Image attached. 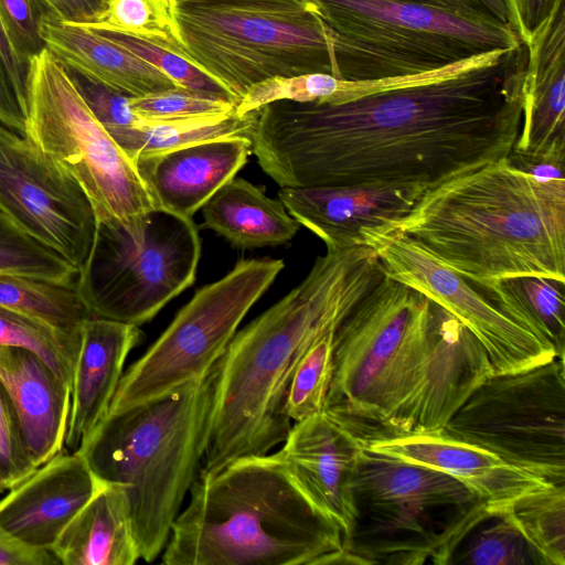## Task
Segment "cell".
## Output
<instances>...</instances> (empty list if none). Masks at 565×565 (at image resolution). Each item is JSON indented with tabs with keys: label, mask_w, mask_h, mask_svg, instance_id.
I'll list each match as a JSON object with an SVG mask.
<instances>
[{
	"label": "cell",
	"mask_w": 565,
	"mask_h": 565,
	"mask_svg": "<svg viewBox=\"0 0 565 565\" xmlns=\"http://www.w3.org/2000/svg\"><path fill=\"white\" fill-rule=\"evenodd\" d=\"M527 49L486 53L340 104L257 109L252 152L280 188H434L507 157L520 132Z\"/></svg>",
	"instance_id": "1"
},
{
	"label": "cell",
	"mask_w": 565,
	"mask_h": 565,
	"mask_svg": "<svg viewBox=\"0 0 565 565\" xmlns=\"http://www.w3.org/2000/svg\"><path fill=\"white\" fill-rule=\"evenodd\" d=\"M375 249L327 250L303 280L236 332L217 363V379L200 473L245 456L265 455L291 428L286 403L307 349L335 329L384 277Z\"/></svg>",
	"instance_id": "2"
},
{
	"label": "cell",
	"mask_w": 565,
	"mask_h": 565,
	"mask_svg": "<svg viewBox=\"0 0 565 565\" xmlns=\"http://www.w3.org/2000/svg\"><path fill=\"white\" fill-rule=\"evenodd\" d=\"M377 231L409 239L475 282L565 280V179L540 180L504 157L428 189L407 215Z\"/></svg>",
	"instance_id": "3"
},
{
	"label": "cell",
	"mask_w": 565,
	"mask_h": 565,
	"mask_svg": "<svg viewBox=\"0 0 565 565\" xmlns=\"http://www.w3.org/2000/svg\"><path fill=\"white\" fill-rule=\"evenodd\" d=\"M166 565H347L343 533L300 488L279 451L199 473L175 518Z\"/></svg>",
	"instance_id": "4"
},
{
	"label": "cell",
	"mask_w": 565,
	"mask_h": 565,
	"mask_svg": "<svg viewBox=\"0 0 565 565\" xmlns=\"http://www.w3.org/2000/svg\"><path fill=\"white\" fill-rule=\"evenodd\" d=\"M217 363L201 379L108 412L76 450L100 481L125 489L145 562L163 552L183 500L200 473Z\"/></svg>",
	"instance_id": "5"
},
{
	"label": "cell",
	"mask_w": 565,
	"mask_h": 565,
	"mask_svg": "<svg viewBox=\"0 0 565 565\" xmlns=\"http://www.w3.org/2000/svg\"><path fill=\"white\" fill-rule=\"evenodd\" d=\"M428 303L385 273L335 331L323 412L366 447L415 429Z\"/></svg>",
	"instance_id": "6"
},
{
	"label": "cell",
	"mask_w": 565,
	"mask_h": 565,
	"mask_svg": "<svg viewBox=\"0 0 565 565\" xmlns=\"http://www.w3.org/2000/svg\"><path fill=\"white\" fill-rule=\"evenodd\" d=\"M328 29L335 76L436 72L522 41L481 0H306Z\"/></svg>",
	"instance_id": "7"
},
{
	"label": "cell",
	"mask_w": 565,
	"mask_h": 565,
	"mask_svg": "<svg viewBox=\"0 0 565 565\" xmlns=\"http://www.w3.org/2000/svg\"><path fill=\"white\" fill-rule=\"evenodd\" d=\"M348 564L448 565L463 536L490 510L448 473L365 447L351 482Z\"/></svg>",
	"instance_id": "8"
},
{
	"label": "cell",
	"mask_w": 565,
	"mask_h": 565,
	"mask_svg": "<svg viewBox=\"0 0 565 565\" xmlns=\"http://www.w3.org/2000/svg\"><path fill=\"white\" fill-rule=\"evenodd\" d=\"M175 18L185 60L236 105L271 77L335 76L328 29L306 0H177Z\"/></svg>",
	"instance_id": "9"
},
{
	"label": "cell",
	"mask_w": 565,
	"mask_h": 565,
	"mask_svg": "<svg viewBox=\"0 0 565 565\" xmlns=\"http://www.w3.org/2000/svg\"><path fill=\"white\" fill-rule=\"evenodd\" d=\"M25 136L78 182L97 221L118 222L134 239H143L147 215L156 206L135 161L46 47L29 63Z\"/></svg>",
	"instance_id": "10"
},
{
	"label": "cell",
	"mask_w": 565,
	"mask_h": 565,
	"mask_svg": "<svg viewBox=\"0 0 565 565\" xmlns=\"http://www.w3.org/2000/svg\"><path fill=\"white\" fill-rule=\"evenodd\" d=\"M200 256L190 217L156 207L140 242L118 222L97 221L75 287L90 317L140 327L194 282Z\"/></svg>",
	"instance_id": "11"
},
{
	"label": "cell",
	"mask_w": 565,
	"mask_h": 565,
	"mask_svg": "<svg viewBox=\"0 0 565 565\" xmlns=\"http://www.w3.org/2000/svg\"><path fill=\"white\" fill-rule=\"evenodd\" d=\"M440 433L479 446L547 483L564 486V358L492 374Z\"/></svg>",
	"instance_id": "12"
},
{
	"label": "cell",
	"mask_w": 565,
	"mask_h": 565,
	"mask_svg": "<svg viewBox=\"0 0 565 565\" xmlns=\"http://www.w3.org/2000/svg\"><path fill=\"white\" fill-rule=\"evenodd\" d=\"M282 259H241L195 291L152 345L122 374L108 412L203 377L223 356L238 326L284 269Z\"/></svg>",
	"instance_id": "13"
},
{
	"label": "cell",
	"mask_w": 565,
	"mask_h": 565,
	"mask_svg": "<svg viewBox=\"0 0 565 565\" xmlns=\"http://www.w3.org/2000/svg\"><path fill=\"white\" fill-rule=\"evenodd\" d=\"M0 210L77 270L84 265L97 224L86 193L28 136L2 124Z\"/></svg>",
	"instance_id": "14"
},
{
	"label": "cell",
	"mask_w": 565,
	"mask_h": 565,
	"mask_svg": "<svg viewBox=\"0 0 565 565\" xmlns=\"http://www.w3.org/2000/svg\"><path fill=\"white\" fill-rule=\"evenodd\" d=\"M385 273L457 317L487 350L495 373L524 370L557 356L555 350L507 316L477 284L445 267L409 239L362 231Z\"/></svg>",
	"instance_id": "15"
},
{
	"label": "cell",
	"mask_w": 565,
	"mask_h": 565,
	"mask_svg": "<svg viewBox=\"0 0 565 565\" xmlns=\"http://www.w3.org/2000/svg\"><path fill=\"white\" fill-rule=\"evenodd\" d=\"M428 189L420 184L356 183L280 188L278 198L327 250L364 245V228L384 230L407 215Z\"/></svg>",
	"instance_id": "16"
},
{
	"label": "cell",
	"mask_w": 565,
	"mask_h": 565,
	"mask_svg": "<svg viewBox=\"0 0 565 565\" xmlns=\"http://www.w3.org/2000/svg\"><path fill=\"white\" fill-rule=\"evenodd\" d=\"M423 352L422 387L412 434H435L495 371L479 339L430 299Z\"/></svg>",
	"instance_id": "17"
},
{
	"label": "cell",
	"mask_w": 565,
	"mask_h": 565,
	"mask_svg": "<svg viewBox=\"0 0 565 565\" xmlns=\"http://www.w3.org/2000/svg\"><path fill=\"white\" fill-rule=\"evenodd\" d=\"M103 483L77 451L63 449L0 499V526L14 540L51 552Z\"/></svg>",
	"instance_id": "18"
},
{
	"label": "cell",
	"mask_w": 565,
	"mask_h": 565,
	"mask_svg": "<svg viewBox=\"0 0 565 565\" xmlns=\"http://www.w3.org/2000/svg\"><path fill=\"white\" fill-rule=\"evenodd\" d=\"M366 446L324 412L296 422L279 450L312 503L342 531L353 520L351 482Z\"/></svg>",
	"instance_id": "19"
},
{
	"label": "cell",
	"mask_w": 565,
	"mask_h": 565,
	"mask_svg": "<svg viewBox=\"0 0 565 565\" xmlns=\"http://www.w3.org/2000/svg\"><path fill=\"white\" fill-rule=\"evenodd\" d=\"M250 152L252 139L235 136L141 156L135 164L156 207L192 218Z\"/></svg>",
	"instance_id": "20"
},
{
	"label": "cell",
	"mask_w": 565,
	"mask_h": 565,
	"mask_svg": "<svg viewBox=\"0 0 565 565\" xmlns=\"http://www.w3.org/2000/svg\"><path fill=\"white\" fill-rule=\"evenodd\" d=\"M565 0L534 34L527 49L524 106L512 151L565 162Z\"/></svg>",
	"instance_id": "21"
},
{
	"label": "cell",
	"mask_w": 565,
	"mask_h": 565,
	"mask_svg": "<svg viewBox=\"0 0 565 565\" xmlns=\"http://www.w3.org/2000/svg\"><path fill=\"white\" fill-rule=\"evenodd\" d=\"M141 340L134 324L96 317L82 322L64 440L68 451H76L108 414L126 359Z\"/></svg>",
	"instance_id": "22"
},
{
	"label": "cell",
	"mask_w": 565,
	"mask_h": 565,
	"mask_svg": "<svg viewBox=\"0 0 565 565\" xmlns=\"http://www.w3.org/2000/svg\"><path fill=\"white\" fill-rule=\"evenodd\" d=\"M367 448L448 473L480 495L490 512L551 484L479 446L441 433L407 434L373 443Z\"/></svg>",
	"instance_id": "23"
},
{
	"label": "cell",
	"mask_w": 565,
	"mask_h": 565,
	"mask_svg": "<svg viewBox=\"0 0 565 565\" xmlns=\"http://www.w3.org/2000/svg\"><path fill=\"white\" fill-rule=\"evenodd\" d=\"M0 383L36 467L64 449L71 387L35 353L0 347Z\"/></svg>",
	"instance_id": "24"
},
{
	"label": "cell",
	"mask_w": 565,
	"mask_h": 565,
	"mask_svg": "<svg viewBox=\"0 0 565 565\" xmlns=\"http://www.w3.org/2000/svg\"><path fill=\"white\" fill-rule=\"evenodd\" d=\"M41 35L45 47L65 68L128 96L141 97L179 87L104 31L49 15L42 22Z\"/></svg>",
	"instance_id": "25"
},
{
	"label": "cell",
	"mask_w": 565,
	"mask_h": 565,
	"mask_svg": "<svg viewBox=\"0 0 565 565\" xmlns=\"http://www.w3.org/2000/svg\"><path fill=\"white\" fill-rule=\"evenodd\" d=\"M51 553L64 565H134L140 553L125 489L104 482L64 529Z\"/></svg>",
	"instance_id": "26"
},
{
	"label": "cell",
	"mask_w": 565,
	"mask_h": 565,
	"mask_svg": "<svg viewBox=\"0 0 565 565\" xmlns=\"http://www.w3.org/2000/svg\"><path fill=\"white\" fill-rule=\"evenodd\" d=\"M203 227L216 232L234 246L258 248L289 242L300 224L282 202L234 177L202 206Z\"/></svg>",
	"instance_id": "27"
},
{
	"label": "cell",
	"mask_w": 565,
	"mask_h": 565,
	"mask_svg": "<svg viewBox=\"0 0 565 565\" xmlns=\"http://www.w3.org/2000/svg\"><path fill=\"white\" fill-rule=\"evenodd\" d=\"M475 284L507 316L551 345L557 356L564 358L565 280L525 275Z\"/></svg>",
	"instance_id": "28"
},
{
	"label": "cell",
	"mask_w": 565,
	"mask_h": 565,
	"mask_svg": "<svg viewBox=\"0 0 565 565\" xmlns=\"http://www.w3.org/2000/svg\"><path fill=\"white\" fill-rule=\"evenodd\" d=\"M257 110L244 117L235 111L228 114L196 116L169 120L142 119L137 127L111 135L113 139L135 161V159L168 151L184 146L230 138L235 136L252 139Z\"/></svg>",
	"instance_id": "29"
},
{
	"label": "cell",
	"mask_w": 565,
	"mask_h": 565,
	"mask_svg": "<svg viewBox=\"0 0 565 565\" xmlns=\"http://www.w3.org/2000/svg\"><path fill=\"white\" fill-rule=\"evenodd\" d=\"M0 307L36 319L63 333L78 335L90 317L75 284L0 274Z\"/></svg>",
	"instance_id": "30"
},
{
	"label": "cell",
	"mask_w": 565,
	"mask_h": 565,
	"mask_svg": "<svg viewBox=\"0 0 565 565\" xmlns=\"http://www.w3.org/2000/svg\"><path fill=\"white\" fill-rule=\"evenodd\" d=\"M500 511L515 524L544 565H565V484L529 491Z\"/></svg>",
	"instance_id": "31"
},
{
	"label": "cell",
	"mask_w": 565,
	"mask_h": 565,
	"mask_svg": "<svg viewBox=\"0 0 565 565\" xmlns=\"http://www.w3.org/2000/svg\"><path fill=\"white\" fill-rule=\"evenodd\" d=\"M175 6L177 0H108L98 14L77 25L145 40L185 58Z\"/></svg>",
	"instance_id": "32"
},
{
	"label": "cell",
	"mask_w": 565,
	"mask_h": 565,
	"mask_svg": "<svg viewBox=\"0 0 565 565\" xmlns=\"http://www.w3.org/2000/svg\"><path fill=\"white\" fill-rule=\"evenodd\" d=\"M544 565L515 524L500 510L490 512L458 543L448 565Z\"/></svg>",
	"instance_id": "33"
},
{
	"label": "cell",
	"mask_w": 565,
	"mask_h": 565,
	"mask_svg": "<svg viewBox=\"0 0 565 565\" xmlns=\"http://www.w3.org/2000/svg\"><path fill=\"white\" fill-rule=\"evenodd\" d=\"M78 335L63 333L50 326L0 307V347H14L39 355L70 387L78 353Z\"/></svg>",
	"instance_id": "34"
},
{
	"label": "cell",
	"mask_w": 565,
	"mask_h": 565,
	"mask_svg": "<svg viewBox=\"0 0 565 565\" xmlns=\"http://www.w3.org/2000/svg\"><path fill=\"white\" fill-rule=\"evenodd\" d=\"M78 270L20 228L0 210V274L75 284Z\"/></svg>",
	"instance_id": "35"
},
{
	"label": "cell",
	"mask_w": 565,
	"mask_h": 565,
	"mask_svg": "<svg viewBox=\"0 0 565 565\" xmlns=\"http://www.w3.org/2000/svg\"><path fill=\"white\" fill-rule=\"evenodd\" d=\"M337 329L321 334L296 366L286 403L287 415L295 423L323 412L332 376Z\"/></svg>",
	"instance_id": "36"
},
{
	"label": "cell",
	"mask_w": 565,
	"mask_h": 565,
	"mask_svg": "<svg viewBox=\"0 0 565 565\" xmlns=\"http://www.w3.org/2000/svg\"><path fill=\"white\" fill-rule=\"evenodd\" d=\"M132 110L142 119L169 120L235 111L232 100L204 92L174 87L167 90L129 97Z\"/></svg>",
	"instance_id": "37"
},
{
	"label": "cell",
	"mask_w": 565,
	"mask_h": 565,
	"mask_svg": "<svg viewBox=\"0 0 565 565\" xmlns=\"http://www.w3.org/2000/svg\"><path fill=\"white\" fill-rule=\"evenodd\" d=\"M104 32L111 40L154 66L177 86L223 96L236 104L222 85L179 54L145 40L119 33Z\"/></svg>",
	"instance_id": "38"
},
{
	"label": "cell",
	"mask_w": 565,
	"mask_h": 565,
	"mask_svg": "<svg viewBox=\"0 0 565 565\" xmlns=\"http://www.w3.org/2000/svg\"><path fill=\"white\" fill-rule=\"evenodd\" d=\"M49 15L52 13L43 0H0V20L26 64L45 49L41 25Z\"/></svg>",
	"instance_id": "39"
},
{
	"label": "cell",
	"mask_w": 565,
	"mask_h": 565,
	"mask_svg": "<svg viewBox=\"0 0 565 565\" xmlns=\"http://www.w3.org/2000/svg\"><path fill=\"white\" fill-rule=\"evenodd\" d=\"M67 72L94 116L110 136L140 124L141 118L129 103L131 96L93 82L73 71Z\"/></svg>",
	"instance_id": "40"
},
{
	"label": "cell",
	"mask_w": 565,
	"mask_h": 565,
	"mask_svg": "<svg viewBox=\"0 0 565 565\" xmlns=\"http://www.w3.org/2000/svg\"><path fill=\"white\" fill-rule=\"evenodd\" d=\"M36 468L26 449L13 405L0 383V472L10 489Z\"/></svg>",
	"instance_id": "41"
},
{
	"label": "cell",
	"mask_w": 565,
	"mask_h": 565,
	"mask_svg": "<svg viewBox=\"0 0 565 565\" xmlns=\"http://www.w3.org/2000/svg\"><path fill=\"white\" fill-rule=\"evenodd\" d=\"M564 0H505L509 23L527 45L534 34Z\"/></svg>",
	"instance_id": "42"
},
{
	"label": "cell",
	"mask_w": 565,
	"mask_h": 565,
	"mask_svg": "<svg viewBox=\"0 0 565 565\" xmlns=\"http://www.w3.org/2000/svg\"><path fill=\"white\" fill-rule=\"evenodd\" d=\"M0 62L11 85L28 114V72L26 64L13 47L0 20Z\"/></svg>",
	"instance_id": "43"
},
{
	"label": "cell",
	"mask_w": 565,
	"mask_h": 565,
	"mask_svg": "<svg viewBox=\"0 0 565 565\" xmlns=\"http://www.w3.org/2000/svg\"><path fill=\"white\" fill-rule=\"evenodd\" d=\"M55 556L41 548L25 545L10 536L0 526V565H54Z\"/></svg>",
	"instance_id": "44"
},
{
	"label": "cell",
	"mask_w": 565,
	"mask_h": 565,
	"mask_svg": "<svg viewBox=\"0 0 565 565\" xmlns=\"http://www.w3.org/2000/svg\"><path fill=\"white\" fill-rule=\"evenodd\" d=\"M28 114L0 62V124L25 136Z\"/></svg>",
	"instance_id": "45"
},
{
	"label": "cell",
	"mask_w": 565,
	"mask_h": 565,
	"mask_svg": "<svg viewBox=\"0 0 565 565\" xmlns=\"http://www.w3.org/2000/svg\"><path fill=\"white\" fill-rule=\"evenodd\" d=\"M52 15L65 23L82 24L98 14L108 0H43Z\"/></svg>",
	"instance_id": "46"
},
{
	"label": "cell",
	"mask_w": 565,
	"mask_h": 565,
	"mask_svg": "<svg viewBox=\"0 0 565 565\" xmlns=\"http://www.w3.org/2000/svg\"><path fill=\"white\" fill-rule=\"evenodd\" d=\"M499 19L509 22L505 0H481Z\"/></svg>",
	"instance_id": "47"
},
{
	"label": "cell",
	"mask_w": 565,
	"mask_h": 565,
	"mask_svg": "<svg viewBox=\"0 0 565 565\" xmlns=\"http://www.w3.org/2000/svg\"><path fill=\"white\" fill-rule=\"evenodd\" d=\"M9 490V484L0 472V494Z\"/></svg>",
	"instance_id": "48"
}]
</instances>
